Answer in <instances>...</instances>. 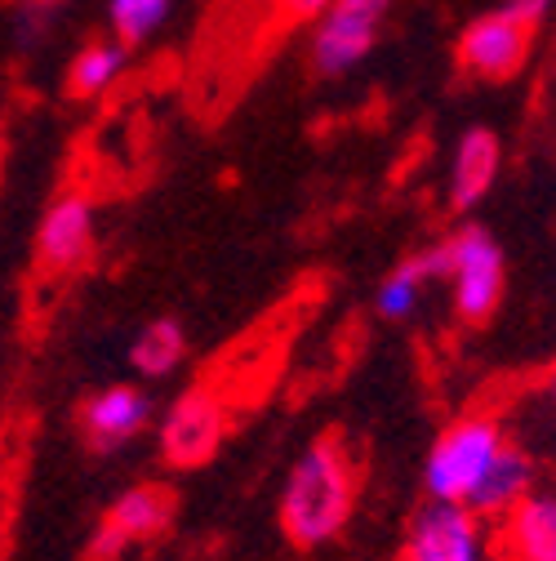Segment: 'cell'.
<instances>
[{"label":"cell","mask_w":556,"mask_h":561,"mask_svg":"<svg viewBox=\"0 0 556 561\" xmlns=\"http://www.w3.org/2000/svg\"><path fill=\"white\" fill-rule=\"evenodd\" d=\"M357 495H361V468H357V455L347 450V442L334 433L308 442L290 463L281 504H276L281 535L303 552L329 548L352 526Z\"/></svg>","instance_id":"obj_1"},{"label":"cell","mask_w":556,"mask_h":561,"mask_svg":"<svg viewBox=\"0 0 556 561\" xmlns=\"http://www.w3.org/2000/svg\"><path fill=\"white\" fill-rule=\"evenodd\" d=\"M428 254H432L437 276L450 286L454 317L463 325H485L499 312V304L508 295V254L490 228L463 224Z\"/></svg>","instance_id":"obj_2"},{"label":"cell","mask_w":556,"mask_h":561,"mask_svg":"<svg viewBox=\"0 0 556 561\" xmlns=\"http://www.w3.org/2000/svg\"><path fill=\"white\" fill-rule=\"evenodd\" d=\"M503 446L508 428L499 424V414L463 410L437 433V442L424 455V495L432 504H467Z\"/></svg>","instance_id":"obj_3"},{"label":"cell","mask_w":556,"mask_h":561,"mask_svg":"<svg viewBox=\"0 0 556 561\" xmlns=\"http://www.w3.org/2000/svg\"><path fill=\"white\" fill-rule=\"evenodd\" d=\"M387 14H392V0H334L312 27V45H308L312 72L325 81L357 72L374 54Z\"/></svg>","instance_id":"obj_4"},{"label":"cell","mask_w":556,"mask_h":561,"mask_svg":"<svg viewBox=\"0 0 556 561\" xmlns=\"http://www.w3.org/2000/svg\"><path fill=\"white\" fill-rule=\"evenodd\" d=\"M228 405L215 388H187L183 397L170 401V410L161 414L157 424V446H161V459L178 472H192V468H205L223 437H228Z\"/></svg>","instance_id":"obj_5"},{"label":"cell","mask_w":556,"mask_h":561,"mask_svg":"<svg viewBox=\"0 0 556 561\" xmlns=\"http://www.w3.org/2000/svg\"><path fill=\"white\" fill-rule=\"evenodd\" d=\"M170 522H174V490L161 481H138L107 504L90 539V561H120L129 548L161 539Z\"/></svg>","instance_id":"obj_6"},{"label":"cell","mask_w":556,"mask_h":561,"mask_svg":"<svg viewBox=\"0 0 556 561\" xmlns=\"http://www.w3.org/2000/svg\"><path fill=\"white\" fill-rule=\"evenodd\" d=\"M401 561H495V539L472 508L428 500L405 530Z\"/></svg>","instance_id":"obj_7"},{"label":"cell","mask_w":556,"mask_h":561,"mask_svg":"<svg viewBox=\"0 0 556 561\" xmlns=\"http://www.w3.org/2000/svg\"><path fill=\"white\" fill-rule=\"evenodd\" d=\"M530 45H534V27H525L521 19H512L503 5L480 14L463 27L459 36V67L463 77L485 81V85H503L517 81L521 67L530 62Z\"/></svg>","instance_id":"obj_8"},{"label":"cell","mask_w":556,"mask_h":561,"mask_svg":"<svg viewBox=\"0 0 556 561\" xmlns=\"http://www.w3.org/2000/svg\"><path fill=\"white\" fill-rule=\"evenodd\" d=\"M99 245V205L90 192H62L36 228V263L54 276L77 272Z\"/></svg>","instance_id":"obj_9"},{"label":"cell","mask_w":556,"mask_h":561,"mask_svg":"<svg viewBox=\"0 0 556 561\" xmlns=\"http://www.w3.org/2000/svg\"><path fill=\"white\" fill-rule=\"evenodd\" d=\"M152 419H157V401L148 388L112 383V388H99L81 401L77 424L94 450H120V446L143 437L152 428Z\"/></svg>","instance_id":"obj_10"},{"label":"cell","mask_w":556,"mask_h":561,"mask_svg":"<svg viewBox=\"0 0 556 561\" xmlns=\"http://www.w3.org/2000/svg\"><path fill=\"white\" fill-rule=\"evenodd\" d=\"M499 170H503V138L490 125L463 129L450 157V179H445V196L459 215H467L472 205L490 196V187L499 183Z\"/></svg>","instance_id":"obj_11"},{"label":"cell","mask_w":556,"mask_h":561,"mask_svg":"<svg viewBox=\"0 0 556 561\" xmlns=\"http://www.w3.org/2000/svg\"><path fill=\"white\" fill-rule=\"evenodd\" d=\"M503 561H556V490L534 485L499 526Z\"/></svg>","instance_id":"obj_12"},{"label":"cell","mask_w":556,"mask_h":561,"mask_svg":"<svg viewBox=\"0 0 556 561\" xmlns=\"http://www.w3.org/2000/svg\"><path fill=\"white\" fill-rule=\"evenodd\" d=\"M538 485V463H534V455L525 450V446H517V442H508L503 450H499V459L490 463V472L480 477V485L472 490V500L463 504V508H472L480 522H503L530 490Z\"/></svg>","instance_id":"obj_13"},{"label":"cell","mask_w":556,"mask_h":561,"mask_svg":"<svg viewBox=\"0 0 556 561\" xmlns=\"http://www.w3.org/2000/svg\"><path fill=\"white\" fill-rule=\"evenodd\" d=\"M187 362V330L174 317H157L129 343V366L138 379H170L178 375V366Z\"/></svg>","instance_id":"obj_14"},{"label":"cell","mask_w":556,"mask_h":561,"mask_svg":"<svg viewBox=\"0 0 556 561\" xmlns=\"http://www.w3.org/2000/svg\"><path fill=\"white\" fill-rule=\"evenodd\" d=\"M437 276V267H432V254L424 250V254H409V259H401L379 286H374V312L383 317V321H409L414 312L424 308V295H428V280Z\"/></svg>","instance_id":"obj_15"},{"label":"cell","mask_w":556,"mask_h":561,"mask_svg":"<svg viewBox=\"0 0 556 561\" xmlns=\"http://www.w3.org/2000/svg\"><path fill=\"white\" fill-rule=\"evenodd\" d=\"M129 67V49L120 41H90L67 62V94L72 99H99L107 94Z\"/></svg>","instance_id":"obj_16"},{"label":"cell","mask_w":556,"mask_h":561,"mask_svg":"<svg viewBox=\"0 0 556 561\" xmlns=\"http://www.w3.org/2000/svg\"><path fill=\"white\" fill-rule=\"evenodd\" d=\"M174 14V0H112L107 19H112V41H120L125 49L148 45Z\"/></svg>","instance_id":"obj_17"},{"label":"cell","mask_w":556,"mask_h":561,"mask_svg":"<svg viewBox=\"0 0 556 561\" xmlns=\"http://www.w3.org/2000/svg\"><path fill=\"white\" fill-rule=\"evenodd\" d=\"M72 0H14V14H10V36H14V49L32 54L49 41V32L58 27V19L67 14Z\"/></svg>","instance_id":"obj_18"},{"label":"cell","mask_w":556,"mask_h":561,"mask_svg":"<svg viewBox=\"0 0 556 561\" xmlns=\"http://www.w3.org/2000/svg\"><path fill=\"white\" fill-rule=\"evenodd\" d=\"M512 19H521L525 27H543L547 19H552V10H556V0H508L503 5Z\"/></svg>","instance_id":"obj_19"},{"label":"cell","mask_w":556,"mask_h":561,"mask_svg":"<svg viewBox=\"0 0 556 561\" xmlns=\"http://www.w3.org/2000/svg\"><path fill=\"white\" fill-rule=\"evenodd\" d=\"M334 0H276V10H281L290 23H316Z\"/></svg>","instance_id":"obj_20"},{"label":"cell","mask_w":556,"mask_h":561,"mask_svg":"<svg viewBox=\"0 0 556 561\" xmlns=\"http://www.w3.org/2000/svg\"><path fill=\"white\" fill-rule=\"evenodd\" d=\"M547 401H552V405H556V370H552V375H547Z\"/></svg>","instance_id":"obj_21"}]
</instances>
